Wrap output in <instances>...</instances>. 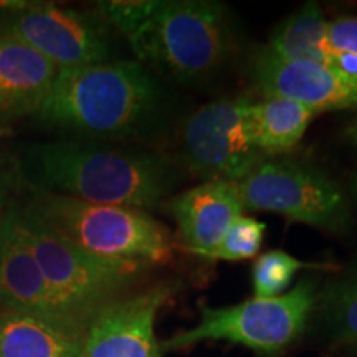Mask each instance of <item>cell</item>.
Instances as JSON below:
<instances>
[{
  "label": "cell",
  "mask_w": 357,
  "mask_h": 357,
  "mask_svg": "<svg viewBox=\"0 0 357 357\" xmlns=\"http://www.w3.org/2000/svg\"><path fill=\"white\" fill-rule=\"evenodd\" d=\"M25 169L50 194L144 212L158 207L176 181L164 155L79 141L32 146Z\"/></svg>",
  "instance_id": "obj_1"
},
{
  "label": "cell",
  "mask_w": 357,
  "mask_h": 357,
  "mask_svg": "<svg viewBox=\"0 0 357 357\" xmlns=\"http://www.w3.org/2000/svg\"><path fill=\"white\" fill-rule=\"evenodd\" d=\"M160 105L159 84L141 61H102L58 71L33 116L66 131L126 137L144 131Z\"/></svg>",
  "instance_id": "obj_2"
},
{
  "label": "cell",
  "mask_w": 357,
  "mask_h": 357,
  "mask_svg": "<svg viewBox=\"0 0 357 357\" xmlns=\"http://www.w3.org/2000/svg\"><path fill=\"white\" fill-rule=\"evenodd\" d=\"M70 318L88 328L101 307L121 298L147 273L149 265L96 255L71 242L33 213L8 218Z\"/></svg>",
  "instance_id": "obj_3"
},
{
  "label": "cell",
  "mask_w": 357,
  "mask_h": 357,
  "mask_svg": "<svg viewBox=\"0 0 357 357\" xmlns=\"http://www.w3.org/2000/svg\"><path fill=\"white\" fill-rule=\"evenodd\" d=\"M142 63L181 83L212 77L230 48L229 20L222 3L171 0L155 8L128 37Z\"/></svg>",
  "instance_id": "obj_4"
},
{
  "label": "cell",
  "mask_w": 357,
  "mask_h": 357,
  "mask_svg": "<svg viewBox=\"0 0 357 357\" xmlns=\"http://www.w3.org/2000/svg\"><path fill=\"white\" fill-rule=\"evenodd\" d=\"M30 213L96 255L149 266L172 260L169 230L139 208L89 204L45 192Z\"/></svg>",
  "instance_id": "obj_5"
},
{
  "label": "cell",
  "mask_w": 357,
  "mask_h": 357,
  "mask_svg": "<svg viewBox=\"0 0 357 357\" xmlns=\"http://www.w3.org/2000/svg\"><path fill=\"white\" fill-rule=\"evenodd\" d=\"M314 306L316 288L310 280L275 298H253L225 307L204 306L199 323L160 342V349L176 352L202 341H229L261 354H278L301 336Z\"/></svg>",
  "instance_id": "obj_6"
},
{
  "label": "cell",
  "mask_w": 357,
  "mask_h": 357,
  "mask_svg": "<svg viewBox=\"0 0 357 357\" xmlns=\"http://www.w3.org/2000/svg\"><path fill=\"white\" fill-rule=\"evenodd\" d=\"M243 208L275 212L291 222L342 234L349 229V204L321 169L293 159H261L236 182Z\"/></svg>",
  "instance_id": "obj_7"
},
{
  "label": "cell",
  "mask_w": 357,
  "mask_h": 357,
  "mask_svg": "<svg viewBox=\"0 0 357 357\" xmlns=\"http://www.w3.org/2000/svg\"><path fill=\"white\" fill-rule=\"evenodd\" d=\"M0 38L33 48L58 70L102 63L111 50L101 15L53 3H26L0 15Z\"/></svg>",
  "instance_id": "obj_8"
},
{
  "label": "cell",
  "mask_w": 357,
  "mask_h": 357,
  "mask_svg": "<svg viewBox=\"0 0 357 357\" xmlns=\"http://www.w3.org/2000/svg\"><path fill=\"white\" fill-rule=\"evenodd\" d=\"M248 100H220L200 106L182 129L190 171L207 181L240 182L263 159L247 124Z\"/></svg>",
  "instance_id": "obj_9"
},
{
  "label": "cell",
  "mask_w": 357,
  "mask_h": 357,
  "mask_svg": "<svg viewBox=\"0 0 357 357\" xmlns=\"http://www.w3.org/2000/svg\"><path fill=\"white\" fill-rule=\"evenodd\" d=\"M176 291L177 283L164 281L101 307L84 333L82 357H162L155 318Z\"/></svg>",
  "instance_id": "obj_10"
},
{
  "label": "cell",
  "mask_w": 357,
  "mask_h": 357,
  "mask_svg": "<svg viewBox=\"0 0 357 357\" xmlns=\"http://www.w3.org/2000/svg\"><path fill=\"white\" fill-rule=\"evenodd\" d=\"M248 75L263 98L291 100L318 114L357 108L356 78L324 65L288 60L268 45L253 53Z\"/></svg>",
  "instance_id": "obj_11"
},
{
  "label": "cell",
  "mask_w": 357,
  "mask_h": 357,
  "mask_svg": "<svg viewBox=\"0 0 357 357\" xmlns=\"http://www.w3.org/2000/svg\"><path fill=\"white\" fill-rule=\"evenodd\" d=\"M167 208L184 247L202 258L220 243L243 205L236 182L207 181L169 200Z\"/></svg>",
  "instance_id": "obj_12"
},
{
  "label": "cell",
  "mask_w": 357,
  "mask_h": 357,
  "mask_svg": "<svg viewBox=\"0 0 357 357\" xmlns=\"http://www.w3.org/2000/svg\"><path fill=\"white\" fill-rule=\"evenodd\" d=\"M0 312H29L86 329L56 300L32 252L8 220L0 234Z\"/></svg>",
  "instance_id": "obj_13"
},
{
  "label": "cell",
  "mask_w": 357,
  "mask_h": 357,
  "mask_svg": "<svg viewBox=\"0 0 357 357\" xmlns=\"http://www.w3.org/2000/svg\"><path fill=\"white\" fill-rule=\"evenodd\" d=\"M52 61L12 38H0V124L35 114L58 77Z\"/></svg>",
  "instance_id": "obj_14"
},
{
  "label": "cell",
  "mask_w": 357,
  "mask_h": 357,
  "mask_svg": "<svg viewBox=\"0 0 357 357\" xmlns=\"http://www.w3.org/2000/svg\"><path fill=\"white\" fill-rule=\"evenodd\" d=\"M86 329L29 312H0V357H82Z\"/></svg>",
  "instance_id": "obj_15"
},
{
  "label": "cell",
  "mask_w": 357,
  "mask_h": 357,
  "mask_svg": "<svg viewBox=\"0 0 357 357\" xmlns=\"http://www.w3.org/2000/svg\"><path fill=\"white\" fill-rule=\"evenodd\" d=\"M318 116L306 106L283 98H263L248 102L247 124L250 136L260 153H287L307 131L312 119Z\"/></svg>",
  "instance_id": "obj_16"
},
{
  "label": "cell",
  "mask_w": 357,
  "mask_h": 357,
  "mask_svg": "<svg viewBox=\"0 0 357 357\" xmlns=\"http://www.w3.org/2000/svg\"><path fill=\"white\" fill-rule=\"evenodd\" d=\"M268 47L280 56L334 68L336 50L328 42V20L318 3L307 2L271 35Z\"/></svg>",
  "instance_id": "obj_17"
},
{
  "label": "cell",
  "mask_w": 357,
  "mask_h": 357,
  "mask_svg": "<svg viewBox=\"0 0 357 357\" xmlns=\"http://www.w3.org/2000/svg\"><path fill=\"white\" fill-rule=\"evenodd\" d=\"M323 316L334 342L357 347V268L326 289Z\"/></svg>",
  "instance_id": "obj_18"
},
{
  "label": "cell",
  "mask_w": 357,
  "mask_h": 357,
  "mask_svg": "<svg viewBox=\"0 0 357 357\" xmlns=\"http://www.w3.org/2000/svg\"><path fill=\"white\" fill-rule=\"evenodd\" d=\"M319 265L301 261L283 250L263 253L252 268V284L255 298H275L287 289L300 270L318 268Z\"/></svg>",
  "instance_id": "obj_19"
},
{
  "label": "cell",
  "mask_w": 357,
  "mask_h": 357,
  "mask_svg": "<svg viewBox=\"0 0 357 357\" xmlns=\"http://www.w3.org/2000/svg\"><path fill=\"white\" fill-rule=\"evenodd\" d=\"M266 225L252 217L240 215L223 235L220 243L212 252L205 253V260L242 261L250 260L260 252L265 238Z\"/></svg>",
  "instance_id": "obj_20"
},
{
  "label": "cell",
  "mask_w": 357,
  "mask_h": 357,
  "mask_svg": "<svg viewBox=\"0 0 357 357\" xmlns=\"http://www.w3.org/2000/svg\"><path fill=\"white\" fill-rule=\"evenodd\" d=\"M158 2H147V0H137V2H100L98 10L105 19L106 24L116 26L123 35L131 37L142 25L147 17L153 13Z\"/></svg>",
  "instance_id": "obj_21"
},
{
  "label": "cell",
  "mask_w": 357,
  "mask_h": 357,
  "mask_svg": "<svg viewBox=\"0 0 357 357\" xmlns=\"http://www.w3.org/2000/svg\"><path fill=\"white\" fill-rule=\"evenodd\" d=\"M328 42L334 50L357 58V17H341L328 22Z\"/></svg>",
  "instance_id": "obj_22"
},
{
  "label": "cell",
  "mask_w": 357,
  "mask_h": 357,
  "mask_svg": "<svg viewBox=\"0 0 357 357\" xmlns=\"http://www.w3.org/2000/svg\"><path fill=\"white\" fill-rule=\"evenodd\" d=\"M346 137L351 142H354V144H357V121L352 123L351 126L346 129Z\"/></svg>",
  "instance_id": "obj_23"
},
{
  "label": "cell",
  "mask_w": 357,
  "mask_h": 357,
  "mask_svg": "<svg viewBox=\"0 0 357 357\" xmlns=\"http://www.w3.org/2000/svg\"><path fill=\"white\" fill-rule=\"evenodd\" d=\"M351 189H352V194L357 197V171L354 172V176H352V181H351Z\"/></svg>",
  "instance_id": "obj_24"
},
{
  "label": "cell",
  "mask_w": 357,
  "mask_h": 357,
  "mask_svg": "<svg viewBox=\"0 0 357 357\" xmlns=\"http://www.w3.org/2000/svg\"><path fill=\"white\" fill-rule=\"evenodd\" d=\"M3 199V187H2V177H0V202Z\"/></svg>",
  "instance_id": "obj_25"
},
{
  "label": "cell",
  "mask_w": 357,
  "mask_h": 357,
  "mask_svg": "<svg viewBox=\"0 0 357 357\" xmlns=\"http://www.w3.org/2000/svg\"><path fill=\"white\" fill-rule=\"evenodd\" d=\"M0 234H2V223H0Z\"/></svg>",
  "instance_id": "obj_26"
}]
</instances>
